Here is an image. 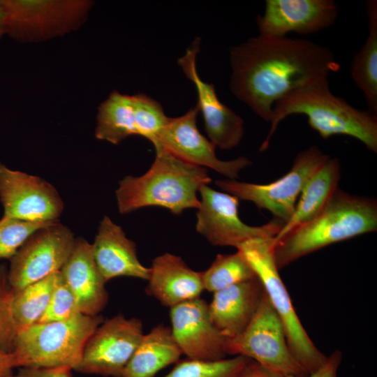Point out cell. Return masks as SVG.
Here are the masks:
<instances>
[{
  "instance_id": "1",
  "label": "cell",
  "mask_w": 377,
  "mask_h": 377,
  "mask_svg": "<svg viewBox=\"0 0 377 377\" xmlns=\"http://www.w3.org/2000/svg\"><path fill=\"white\" fill-rule=\"evenodd\" d=\"M232 93L270 122L276 101L340 68L332 50L312 40L258 35L230 49Z\"/></svg>"
},
{
  "instance_id": "2",
  "label": "cell",
  "mask_w": 377,
  "mask_h": 377,
  "mask_svg": "<svg viewBox=\"0 0 377 377\" xmlns=\"http://www.w3.org/2000/svg\"><path fill=\"white\" fill-rule=\"evenodd\" d=\"M293 114L307 117L309 126L323 139L336 135L354 138L377 152V115L357 109L330 90L328 78L300 87L276 101L272 108L270 128L260 151L269 147L279 124Z\"/></svg>"
},
{
  "instance_id": "3",
  "label": "cell",
  "mask_w": 377,
  "mask_h": 377,
  "mask_svg": "<svg viewBox=\"0 0 377 377\" xmlns=\"http://www.w3.org/2000/svg\"><path fill=\"white\" fill-rule=\"evenodd\" d=\"M150 168L139 177L126 176L115 191L120 214L156 206L179 215L189 208L198 209L197 193L212 182L207 170L184 161L161 147Z\"/></svg>"
},
{
  "instance_id": "4",
  "label": "cell",
  "mask_w": 377,
  "mask_h": 377,
  "mask_svg": "<svg viewBox=\"0 0 377 377\" xmlns=\"http://www.w3.org/2000/svg\"><path fill=\"white\" fill-rule=\"evenodd\" d=\"M376 230V200L338 188L317 216L274 239L276 266L280 269L325 246Z\"/></svg>"
},
{
  "instance_id": "5",
  "label": "cell",
  "mask_w": 377,
  "mask_h": 377,
  "mask_svg": "<svg viewBox=\"0 0 377 377\" xmlns=\"http://www.w3.org/2000/svg\"><path fill=\"white\" fill-rule=\"evenodd\" d=\"M103 321L100 315L80 313L68 320L38 322L18 330L10 353L15 367L77 370L87 342Z\"/></svg>"
},
{
  "instance_id": "6",
  "label": "cell",
  "mask_w": 377,
  "mask_h": 377,
  "mask_svg": "<svg viewBox=\"0 0 377 377\" xmlns=\"http://www.w3.org/2000/svg\"><path fill=\"white\" fill-rule=\"evenodd\" d=\"M274 237L249 239L237 248L253 269L286 332L288 343L299 364L310 374L326 361L324 355L302 325L283 283L274 256Z\"/></svg>"
},
{
  "instance_id": "7",
  "label": "cell",
  "mask_w": 377,
  "mask_h": 377,
  "mask_svg": "<svg viewBox=\"0 0 377 377\" xmlns=\"http://www.w3.org/2000/svg\"><path fill=\"white\" fill-rule=\"evenodd\" d=\"M6 35L22 43H37L79 29L87 20L91 0H0Z\"/></svg>"
},
{
  "instance_id": "8",
  "label": "cell",
  "mask_w": 377,
  "mask_h": 377,
  "mask_svg": "<svg viewBox=\"0 0 377 377\" xmlns=\"http://www.w3.org/2000/svg\"><path fill=\"white\" fill-rule=\"evenodd\" d=\"M226 353L251 359L283 377L308 375L291 353L283 327L265 292L246 328L237 336L226 339Z\"/></svg>"
},
{
  "instance_id": "9",
  "label": "cell",
  "mask_w": 377,
  "mask_h": 377,
  "mask_svg": "<svg viewBox=\"0 0 377 377\" xmlns=\"http://www.w3.org/2000/svg\"><path fill=\"white\" fill-rule=\"evenodd\" d=\"M329 157L313 145L298 153L290 170L272 182L259 184L226 179L216 180L215 184L239 200L269 211L285 223L294 213L304 184Z\"/></svg>"
},
{
  "instance_id": "10",
  "label": "cell",
  "mask_w": 377,
  "mask_h": 377,
  "mask_svg": "<svg viewBox=\"0 0 377 377\" xmlns=\"http://www.w3.org/2000/svg\"><path fill=\"white\" fill-rule=\"evenodd\" d=\"M72 231L59 221L33 233L10 260L7 270L13 291L59 272L75 242Z\"/></svg>"
},
{
  "instance_id": "11",
  "label": "cell",
  "mask_w": 377,
  "mask_h": 377,
  "mask_svg": "<svg viewBox=\"0 0 377 377\" xmlns=\"http://www.w3.org/2000/svg\"><path fill=\"white\" fill-rule=\"evenodd\" d=\"M198 192L201 199L195 228L212 245L237 249L251 239L275 237L284 224L274 219L260 226H249L239 218L237 197L208 185L202 186Z\"/></svg>"
},
{
  "instance_id": "12",
  "label": "cell",
  "mask_w": 377,
  "mask_h": 377,
  "mask_svg": "<svg viewBox=\"0 0 377 377\" xmlns=\"http://www.w3.org/2000/svg\"><path fill=\"white\" fill-rule=\"evenodd\" d=\"M143 334L139 318L119 313L103 321L87 342L76 371L121 377Z\"/></svg>"
},
{
  "instance_id": "13",
  "label": "cell",
  "mask_w": 377,
  "mask_h": 377,
  "mask_svg": "<svg viewBox=\"0 0 377 377\" xmlns=\"http://www.w3.org/2000/svg\"><path fill=\"white\" fill-rule=\"evenodd\" d=\"M0 201L3 216L31 222L59 221L64 202L56 188L35 175L0 161Z\"/></svg>"
},
{
  "instance_id": "14",
  "label": "cell",
  "mask_w": 377,
  "mask_h": 377,
  "mask_svg": "<svg viewBox=\"0 0 377 377\" xmlns=\"http://www.w3.org/2000/svg\"><path fill=\"white\" fill-rule=\"evenodd\" d=\"M199 112L196 105L180 117H169L154 144V148L161 147L184 161L209 168L230 179H236L239 172L251 165V161L244 156L230 161L219 159L215 153L216 147L198 129L196 118Z\"/></svg>"
},
{
  "instance_id": "15",
  "label": "cell",
  "mask_w": 377,
  "mask_h": 377,
  "mask_svg": "<svg viewBox=\"0 0 377 377\" xmlns=\"http://www.w3.org/2000/svg\"><path fill=\"white\" fill-rule=\"evenodd\" d=\"M170 330L182 355L189 359L226 358V339L212 323L209 304L200 297L170 308Z\"/></svg>"
},
{
  "instance_id": "16",
  "label": "cell",
  "mask_w": 377,
  "mask_h": 377,
  "mask_svg": "<svg viewBox=\"0 0 377 377\" xmlns=\"http://www.w3.org/2000/svg\"><path fill=\"white\" fill-rule=\"evenodd\" d=\"M338 11L332 0H266L256 24L259 35L264 36L283 37L292 32L306 35L331 27Z\"/></svg>"
},
{
  "instance_id": "17",
  "label": "cell",
  "mask_w": 377,
  "mask_h": 377,
  "mask_svg": "<svg viewBox=\"0 0 377 377\" xmlns=\"http://www.w3.org/2000/svg\"><path fill=\"white\" fill-rule=\"evenodd\" d=\"M199 50L200 39L197 38L177 62L187 78L195 86L197 105L202 112L209 140L221 149H231L239 144L243 137L244 120L220 101L213 84L205 82L199 77L196 68Z\"/></svg>"
},
{
  "instance_id": "18",
  "label": "cell",
  "mask_w": 377,
  "mask_h": 377,
  "mask_svg": "<svg viewBox=\"0 0 377 377\" xmlns=\"http://www.w3.org/2000/svg\"><path fill=\"white\" fill-rule=\"evenodd\" d=\"M91 248L96 264L106 282L119 276L148 280L150 268L139 260L135 244L108 216H104L100 222Z\"/></svg>"
},
{
  "instance_id": "19",
  "label": "cell",
  "mask_w": 377,
  "mask_h": 377,
  "mask_svg": "<svg viewBox=\"0 0 377 377\" xmlns=\"http://www.w3.org/2000/svg\"><path fill=\"white\" fill-rule=\"evenodd\" d=\"M60 272L73 293L80 313L99 315L108 303V294L106 281L94 258L91 244L82 237L76 238L73 251Z\"/></svg>"
},
{
  "instance_id": "20",
  "label": "cell",
  "mask_w": 377,
  "mask_h": 377,
  "mask_svg": "<svg viewBox=\"0 0 377 377\" xmlns=\"http://www.w3.org/2000/svg\"><path fill=\"white\" fill-rule=\"evenodd\" d=\"M146 293L171 308L200 297L205 290L202 272L190 268L181 257L165 253L151 263Z\"/></svg>"
},
{
  "instance_id": "21",
  "label": "cell",
  "mask_w": 377,
  "mask_h": 377,
  "mask_svg": "<svg viewBox=\"0 0 377 377\" xmlns=\"http://www.w3.org/2000/svg\"><path fill=\"white\" fill-rule=\"evenodd\" d=\"M265 294L258 277L214 293L209 313L226 339L239 334L256 314Z\"/></svg>"
},
{
  "instance_id": "22",
  "label": "cell",
  "mask_w": 377,
  "mask_h": 377,
  "mask_svg": "<svg viewBox=\"0 0 377 377\" xmlns=\"http://www.w3.org/2000/svg\"><path fill=\"white\" fill-rule=\"evenodd\" d=\"M341 165L330 156L318 168L304 184L294 213L274 237L276 240L287 232L317 216L328 205L338 190Z\"/></svg>"
},
{
  "instance_id": "23",
  "label": "cell",
  "mask_w": 377,
  "mask_h": 377,
  "mask_svg": "<svg viewBox=\"0 0 377 377\" xmlns=\"http://www.w3.org/2000/svg\"><path fill=\"white\" fill-rule=\"evenodd\" d=\"M182 355L170 327L158 325L143 334L121 377H154Z\"/></svg>"
},
{
  "instance_id": "24",
  "label": "cell",
  "mask_w": 377,
  "mask_h": 377,
  "mask_svg": "<svg viewBox=\"0 0 377 377\" xmlns=\"http://www.w3.org/2000/svg\"><path fill=\"white\" fill-rule=\"evenodd\" d=\"M366 6L369 32L350 63V71L364 94L369 111L377 115V1L369 0Z\"/></svg>"
},
{
  "instance_id": "25",
  "label": "cell",
  "mask_w": 377,
  "mask_h": 377,
  "mask_svg": "<svg viewBox=\"0 0 377 377\" xmlns=\"http://www.w3.org/2000/svg\"><path fill=\"white\" fill-rule=\"evenodd\" d=\"M94 135L96 139L114 145L138 135L133 96L114 91L99 105Z\"/></svg>"
},
{
  "instance_id": "26",
  "label": "cell",
  "mask_w": 377,
  "mask_h": 377,
  "mask_svg": "<svg viewBox=\"0 0 377 377\" xmlns=\"http://www.w3.org/2000/svg\"><path fill=\"white\" fill-rule=\"evenodd\" d=\"M59 272L19 290H11L13 292L11 308L17 332L39 320L48 304Z\"/></svg>"
},
{
  "instance_id": "27",
  "label": "cell",
  "mask_w": 377,
  "mask_h": 377,
  "mask_svg": "<svg viewBox=\"0 0 377 377\" xmlns=\"http://www.w3.org/2000/svg\"><path fill=\"white\" fill-rule=\"evenodd\" d=\"M202 272L204 289L215 293L256 276L242 253L218 254L211 265Z\"/></svg>"
},
{
  "instance_id": "28",
  "label": "cell",
  "mask_w": 377,
  "mask_h": 377,
  "mask_svg": "<svg viewBox=\"0 0 377 377\" xmlns=\"http://www.w3.org/2000/svg\"><path fill=\"white\" fill-rule=\"evenodd\" d=\"M251 360L240 355L216 361L187 358L163 377H238Z\"/></svg>"
},
{
  "instance_id": "29",
  "label": "cell",
  "mask_w": 377,
  "mask_h": 377,
  "mask_svg": "<svg viewBox=\"0 0 377 377\" xmlns=\"http://www.w3.org/2000/svg\"><path fill=\"white\" fill-rule=\"evenodd\" d=\"M52 222H31L3 215L0 219V260H10L33 233Z\"/></svg>"
},
{
  "instance_id": "30",
  "label": "cell",
  "mask_w": 377,
  "mask_h": 377,
  "mask_svg": "<svg viewBox=\"0 0 377 377\" xmlns=\"http://www.w3.org/2000/svg\"><path fill=\"white\" fill-rule=\"evenodd\" d=\"M137 118L138 135H141L154 145L167 124L168 117L161 104L151 97L138 94L133 95Z\"/></svg>"
},
{
  "instance_id": "31",
  "label": "cell",
  "mask_w": 377,
  "mask_h": 377,
  "mask_svg": "<svg viewBox=\"0 0 377 377\" xmlns=\"http://www.w3.org/2000/svg\"><path fill=\"white\" fill-rule=\"evenodd\" d=\"M80 313H81L77 300L59 272L48 304L38 322L66 320Z\"/></svg>"
},
{
  "instance_id": "32",
  "label": "cell",
  "mask_w": 377,
  "mask_h": 377,
  "mask_svg": "<svg viewBox=\"0 0 377 377\" xmlns=\"http://www.w3.org/2000/svg\"><path fill=\"white\" fill-rule=\"evenodd\" d=\"M6 267L0 265V353H11L17 328L12 313L13 292L9 286Z\"/></svg>"
},
{
  "instance_id": "33",
  "label": "cell",
  "mask_w": 377,
  "mask_h": 377,
  "mask_svg": "<svg viewBox=\"0 0 377 377\" xmlns=\"http://www.w3.org/2000/svg\"><path fill=\"white\" fill-rule=\"evenodd\" d=\"M72 369L66 367L49 369L19 368L15 377H72Z\"/></svg>"
},
{
  "instance_id": "34",
  "label": "cell",
  "mask_w": 377,
  "mask_h": 377,
  "mask_svg": "<svg viewBox=\"0 0 377 377\" xmlns=\"http://www.w3.org/2000/svg\"><path fill=\"white\" fill-rule=\"evenodd\" d=\"M341 360V352L336 350L330 356H327L326 361L320 368L313 373L308 374L306 377H337V373Z\"/></svg>"
},
{
  "instance_id": "35",
  "label": "cell",
  "mask_w": 377,
  "mask_h": 377,
  "mask_svg": "<svg viewBox=\"0 0 377 377\" xmlns=\"http://www.w3.org/2000/svg\"><path fill=\"white\" fill-rule=\"evenodd\" d=\"M238 377H283L275 374L251 360Z\"/></svg>"
},
{
  "instance_id": "36",
  "label": "cell",
  "mask_w": 377,
  "mask_h": 377,
  "mask_svg": "<svg viewBox=\"0 0 377 377\" xmlns=\"http://www.w3.org/2000/svg\"><path fill=\"white\" fill-rule=\"evenodd\" d=\"M15 369L11 354L0 353V377H15Z\"/></svg>"
},
{
  "instance_id": "37",
  "label": "cell",
  "mask_w": 377,
  "mask_h": 377,
  "mask_svg": "<svg viewBox=\"0 0 377 377\" xmlns=\"http://www.w3.org/2000/svg\"><path fill=\"white\" fill-rule=\"evenodd\" d=\"M6 35V16L3 9L0 5V39Z\"/></svg>"
}]
</instances>
